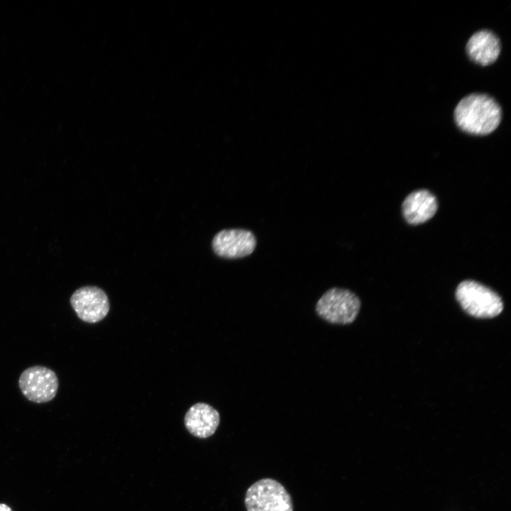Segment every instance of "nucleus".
Listing matches in <instances>:
<instances>
[{
	"mask_svg": "<svg viewBox=\"0 0 511 511\" xmlns=\"http://www.w3.org/2000/svg\"><path fill=\"white\" fill-rule=\"evenodd\" d=\"M502 111L494 97L481 92L470 93L460 99L454 111L456 126L463 132L478 136L494 132L502 121Z\"/></svg>",
	"mask_w": 511,
	"mask_h": 511,
	"instance_id": "obj_1",
	"label": "nucleus"
},
{
	"mask_svg": "<svg viewBox=\"0 0 511 511\" xmlns=\"http://www.w3.org/2000/svg\"><path fill=\"white\" fill-rule=\"evenodd\" d=\"M456 297L463 310L476 318H493L503 309V302L495 292L473 280L461 282Z\"/></svg>",
	"mask_w": 511,
	"mask_h": 511,
	"instance_id": "obj_2",
	"label": "nucleus"
},
{
	"mask_svg": "<svg viewBox=\"0 0 511 511\" xmlns=\"http://www.w3.org/2000/svg\"><path fill=\"white\" fill-rule=\"evenodd\" d=\"M361 307L358 297L349 290L332 287L319 299L315 311L324 321L334 324H348L356 319Z\"/></svg>",
	"mask_w": 511,
	"mask_h": 511,
	"instance_id": "obj_3",
	"label": "nucleus"
},
{
	"mask_svg": "<svg viewBox=\"0 0 511 511\" xmlns=\"http://www.w3.org/2000/svg\"><path fill=\"white\" fill-rule=\"evenodd\" d=\"M244 503L247 511H293L290 493L280 482L269 478L248 488Z\"/></svg>",
	"mask_w": 511,
	"mask_h": 511,
	"instance_id": "obj_4",
	"label": "nucleus"
},
{
	"mask_svg": "<svg viewBox=\"0 0 511 511\" xmlns=\"http://www.w3.org/2000/svg\"><path fill=\"white\" fill-rule=\"evenodd\" d=\"M22 394L30 401L45 403L51 401L58 390V379L51 369L35 366L24 370L18 379Z\"/></svg>",
	"mask_w": 511,
	"mask_h": 511,
	"instance_id": "obj_5",
	"label": "nucleus"
},
{
	"mask_svg": "<svg viewBox=\"0 0 511 511\" xmlns=\"http://www.w3.org/2000/svg\"><path fill=\"white\" fill-rule=\"evenodd\" d=\"M70 302L77 317L87 323L102 320L109 310L106 294L96 286L78 288L70 297Z\"/></svg>",
	"mask_w": 511,
	"mask_h": 511,
	"instance_id": "obj_6",
	"label": "nucleus"
},
{
	"mask_svg": "<svg viewBox=\"0 0 511 511\" xmlns=\"http://www.w3.org/2000/svg\"><path fill=\"white\" fill-rule=\"evenodd\" d=\"M212 248L219 257L227 259L241 258L251 255L256 246V238L248 230L224 229L212 240Z\"/></svg>",
	"mask_w": 511,
	"mask_h": 511,
	"instance_id": "obj_7",
	"label": "nucleus"
},
{
	"mask_svg": "<svg viewBox=\"0 0 511 511\" xmlns=\"http://www.w3.org/2000/svg\"><path fill=\"white\" fill-rule=\"evenodd\" d=\"M502 45L497 34L488 29L473 33L466 44V53L471 61L479 66L494 64L501 53Z\"/></svg>",
	"mask_w": 511,
	"mask_h": 511,
	"instance_id": "obj_8",
	"label": "nucleus"
},
{
	"mask_svg": "<svg viewBox=\"0 0 511 511\" xmlns=\"http://www.w3.org/2000/svg\"><path fill=\"white\" fill-rule=\"evenodd\" d=\"M220 422L218 411L208 404L192 405L185 417L187 429L194 436L207 438L214 434Z\"/></svg>",
	"mask_w": 511,
	"mask_h": 511,
	"instance_id": "obj_9",
	"label": "nucleus"
},
{
	"mask_svg": "<svg viewBox=\"0 0 511 511\" xmlns=\"http://www.w3.org/2000/svg\"><path fill=\"white\" fill-rule=\"evenodd\" d=\"M437 207L434 195L426 189H419L405 198L402 204V213L409 224L417 225L432 218Z\"/></svg>",
	"mask_w": 511,
	"mask_h": 511,
	"instance_id": "obj_10",
	"label": "nucleus"
},
{
	"mask_svg": "<svg viewBox=\"0 0 511 511\" xmlns=\"http://www.w3.org/2000/svg\"><path fill=\"white\" fill-rule=\"evenodd\" d=\"M0 511H12L11 509L4 504H0Z\"/></svg>",
	"mask_w": 511,
	"mask_h": 511,
	"instance_id": "obj_11",
	"label": "nucleus"
}]
</instances>
